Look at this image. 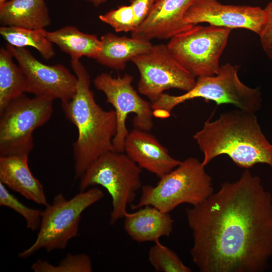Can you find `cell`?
I'll list each match as a JSON object with an SVG mask.
<instances>
[{"label":"cell","instance_id":"1","mask_svg":"<svg viewBox=\"0 0 272 272\" xmlns=\"http://www.w3.org/2000/svg\"><path fill=\"white\" fill-rule=\"evenodd\" d=\"M201 272H262L272 257V195L249 169L186 210Z\"/></svg>","mask_w":272,"mask_h":272},{"label":"cell","instance_id":"6","mask_svg":"<svg viewBox=\"0 0 272 272\" xmlns=\"http://www.w3.org/2000/svg\"><path fill=\"white\" fill-rule=\"evenodd\" d=\"M104 196L103 191L93 187L80 191L70 199L62 193L57 194L51 204L41 213V220L36 239L28 248L19 253L27 258L41 249L48 252L64 249L69 241L78 234L83 213Z\"/></svg>","mask_w":272,"mask_h":272},{"label":"cell","instance_id":"12","mask_svg":"<svg viewBox=\"0 0 272 272\" xmlns=\"http://www.w3.org/2000/svg\"><path fill=\"white\" fill-rule=\"evenodd\" d=\"M15 58L27 81V93L35 96L58 99L65 102L73 98L78 79L64 65H46L38 60L27 49L7 43L6 48Z\"/></svg>","mask_w":272,"mask_h":272},{"label":"cell","instance_id":"15","mask_svg":"<svg viewBox=\"0 0 272 272\" xmlns=\"http://www.w3.org/2000/svg\"><path fill=\"white\" fill-rule=\"evenodd\" d=\"M149 131L134 128L124 142L125 154L140 167L159 178L181 162L170 156L168 149Z\"/></svg>","mask_w":272,"mask_h":272},{"label":"cell","instance_id":"5","mask_svg":"<svg viewBox=\"0 0 272 272\" xmlns=\"http://www.w3.org/2000/svg\"><path fill=\"white\" fill-rule=\"evenodd\" d=\"M199 160L189 157L161 178L156 185L142 186V194L132 210L146 206L169 213L183 203L197 206L213 193L212 178Z\"/></svg>","mask_w":272,"mask_h":272},{"label":"cell","instance_id":"2","mask_svg":"<svg viewBox=\"0 0 272 272\" xmlns=\"http://www.w3.org/2000/svg\"><path fill=\"white\" fill-rule=\"evenodd\" d=\"M71 65L78 79L76 93L61 105L66 118L78 129L73 150L75 178L80 179L100 156L114 151L117 119L114 110H104L96 102L90 88V75L79 59H71Z\"/></svg>","mask_w":272,"mask_h":272},{"label":"cell","instance_id":"16","mask_svg":"<svg viewBox=\"0 0 272 272\" xmlns=\"http://www.w3.org/2000/svg\"><path fill=\"white\" fill-rule=\"evenodd\" d=\"M28 155L0 156V182L37 204L46 206L43 185L32 173Z\"/></svg>","mask_w":272,"mask_h":272},{"label":"cell","instance_id":"28","mask_svg":"<svg viewBox=\"0 0 272 272\" xmlns=\"http://www.w3.org/2000/svg\"><path fill=\"white\" fill-rule=\"evenodd\" d=\"M157 0H131V4L134 15L135 25L137 29L149 14L152 7Z\"/></svg>","mask_w":272,"mask_h":272},{"label":"cell","instance_id":"20","mask_svg":"<svg viewBox=\"0 0 272 272\" xmlns=\"http://www.w3.org/2000/svg\"><path fill=\"white\" fill-rule=\"evenodd\" d=\"M47 38L71 59L82 56L96 59L101 49V40L94 34L83 33L76 27L66 26L52 32L46 31Z\"/></svg>","mask_w":272,"mask_h":272},{"label":"cell","instance_id":"29","mask_svg":"<svg viewBox=\"0 0 272 272\" xmlns=\"http://www.w3.org/2000/svg\"><path fill=\"white\" fill-rule=\"evenodd\" d=\"M6 1H7V0H0V5L3 4L5 2H6Z\"/></svg>","mask_w":272,"mask_h":272},{"label":"cell","instance_id":"4","mask_svg":"<svg viewBox=\"0 0 272 272\" xmlns=\"http://www.w3.org/2000/svg\"><path fill=\"white\" fill-rule=\"evenodd\" d=\"M239 66L226 63L221 65L219 73L213 76L197 78L194 87L179 96L163 93L152 103L154 116L166 118L177 105L191 99L201 98L214 101L217 105L229 104L239 109L254 113L261 107L259 88H250L240 80Z\"/></svg>","mask_w":272,"mask_h":272},{"label":"cell","instance_id":"10","mask_svg":"<svg viewBox=\"0 0 272 272\" xmlns=\"http://www.w3.org/2000/svg\"><path fill=\"white\" fill-rule=\"evenodd\" d=\"M133 77L129 74L113 77L103 73L93 80L97 89L105 94L107 102L111 104L116 115L117 130L112 144L114 151L124 152V144L129 132L126 120L129 113H133L134 128L149 131L154 126L152 103L143 99L134 89L131 84Z\"/></svg>","mask_w":272,"mask_h":272},{"label":"cell","instance_id":"22","mask_svg":"<svg viewBox=\"0 0 272 272\" xmlns=\"http://www.w3.org/2000/svg\"><path fill=\"white\" fill-rule=\"evenodd\" d=\"M46 33L44 29H29L5 26L0 27V34L8 43L16 47H33L44 59L48 60L55 53L52 43L47 38Z\"/></svg>","mask_w":272,"mask_h":272},{"label":"cell","instance_id":"31","mask_svg":"<svg viewBox=\"0 0 272 272\" xmlns=\"http://www.w3.org/2000/svg\"></svg>","mask_w":272,"mask_h":272},{"label":"cell","instance_id":"21","mask_svg":"<svg viewBox=\"0 0 272 272\" xmlns=\"http://www.w3.org/2000/svg\"><path fill=\"white\" fill-rule=\"evenodd\" d=\"M6 49H0V112L13 100L27 92L26 78Z\"/></svg>","mask_w":272,"mask_h":272},{"label":"cell","instance_id":"9","mask_svg":"<svg viewBox=\"0 0 272 272\" xmlns=\"http://www.w3.org/2000/svg\"><path fill=\"white\" fill-rule=\"evenodd\" d=\"M231 31L226 28L195 25L172 37L167 45L194 77L213 76L220 71L219 59Z\"/></svg>","mask_w":272,"mask_h":272},{"label":"cell","instance_id":"7","mask_svg":"<svg viewBox=\"0 0 272 272\" xmlns=\"http://www.w3.org/2000/svg\"><path fill=\"white\" fill-rule=\"evenodd\" d=\"M142 169L124 152L109 151L86 169L80 178L79 189L83 191L96 185L106 188L112 198L110 222L113 225L124 218L127 205L142 187Z\"/></svg>","mask_w":272,"mask_h":272},{"label":"cell","instance_id":"17","mask_svg":"<svg viewBox=\"0 0 272 272\" xmlns=\"http://www.w3.org/2000/svg\"><path fill=\"white\" fill-rule=\"evenodd\" d=\"M139 209L134 213L126 212L124 217V229L133 240L156 243L160 237L169 236L174 221L169 213L151 206Z\"/></svg>","mask_w":272,"mask_h":272},{"label":"cell","instance_id":"23","mask_svg":"<svg viewBox=\"0 0 272 272\" xmlns=\"http://www.w3.org/2000/svg\"><path fill=\"white\" fill-rule=\"evenodd\" d=\"M31 269L34 272H91L93 266L87 254L68 253L56 265L39 259L31 265Z\"/></svg>","mask_w":272,"mask_h":272},{"label":"cell","instance_id":"27","mask_svg":"<svg viewBox=\"0 0 272 272\" xmlns=\"http://www.w3.org/2000/svg\"><path fill=\"white\" fill-rule=\"evenodd\" d=\"M264 9L266 14V19L259 36L263 51L272 60V1L269 2Z\"/></svg>","mask_w":272,"mask_h":272},{"label":"cell","instance_id":"11","mask_svg":"<svg viewBox=\"0 0 272 272\" xmlns=\"http://www.w3.org/2000/svg\"><path fill=\"white\" fill-rule=\"evenodd\" d=\"M131 61L140 73L138 91L151 103L166 90L177 89L187 92L195 85L196 78L175 58L167 45H153L149 51Z\"/></svg>","mask_w":272,"mask_h":272},{"label":"cell","instance_id":"18","mask_svg":"<svg viewBox=\"0 0 272 272\" xmlns=\"http://www.w3.org/2000/svg\"><path fill=\"white\" fill-rule=\"evenodd\" d=\"M101 49L96 59L101 64L116 70H123L128 61L149 51L150 41L133 37L118 36L111 33L102 36Z\"/></svg>","mask_w":272,"mask_h":272},{"label":"cell","instance_id":"26","mask_svg":"<svg viewBox=\"0 0 272 272\" xmlns=\"http://www.w3.org/2000/svg\"><path fill=\"white\" fill-rule=\"evenodd\" d=\"M99 19L111 26L116 32H132L136 27L134 12L131 5L121 6L99 16Z\"/></svg>","mask_w":272,"mask_h":272},{"label":"cell","instance_id":"25","mask_svg":"<svg viewBox=\"0 0 272 272\" xmlns=\"http://www.w3.org/2000/svg\"><path fill=\"white\" fill-rule=\"evenodd\" d=\"M0 206L8 207L22 216L26 221L28 229L33 231L39 229L42 211L29 208L22 203L10 193L6 186L1 182Z\"/></svg>","mask_w":272,"mask_h":272},{"label":"cell","instance_id":"8","mask_svg":"<svg viewBox=\"0 0 272 272\" xmlns=\"http://www.w3.org/2000/svg\"><path fill=\"white\" fill-rule=\"evenodd\" d=\"M53 100L24 94L0 112V156H29L34 147L33 133L50 119Z\"/></svg>","mask_w":272,"mask_h":272},{"label":"cell","instance_id":"30","mask_svg":"<svg viewBox=\"0 0 272 272\" xmlns=\"http://www.w3.org/2000/svg\"><path fill=\"white\" fill-rule=\"evenodd\" d=\"M101 2H106L107 0H98Z\"/></svg>","mask_w":272,"mask_h":272},{"label":"cell","instance_id":"14","mask_svg":"<svg viewBox=\"0 0 272 272\" xmlns=\"http://www.w3.org/2000/svg\"><path fill=\"white\" fill-rule=\"evenodd\" d=\"M192 0H157L149 14L131 32V37L151 41L168 39L190 29L184 15Z\"/></svg>","mask_w":272,"mask_h":272},{"label":"cell","instance_id":"19","mask_svg":"<svg viewBox=\"0 0 272 272\" xmlns=\"http://www.w3.org/2000/svg\"><path fill=\"white\" fill-rule=\"evenodd\" d=\"M1 23L29 29H44L51 23L44 0H9L0 5Z\"/></svg>","mask_w":272,"mask_h":272},{"label":"cell","instance_id":"3","mask_svg":"<svg viewBox=\"0 0 272 272\" xmlns=\"http://www.w3.org/2000/svg\"><path fill=\"white\" fill-rule=\"evenodd\" d=\"M193 138L203 154L205 166L215 158L227 155L243 168L258 163L272 167V145L254 113L239 109L224 112L215 120L206 122Z\"/></svg>","mask_w":272,"mask_h":272},{"label":"cell","instance_id":"24","mask_svg":"<svg viewBox=\"0 0 272 272\" xmlns=\"http://www.w3.org/2000/svg\"><path fill=\"white\" fill-rule=\"evenodd\" d=\"M149 251V261L158 272H191L177 254L159 241L155 243Z\"/></svg>","mask_w":272,"mask_h":272},{"label":"cell","instance_id":"13","mask_svg":"<svg viewBox=\"0 0 272 272\" xmlns=\"http://www.w3.org/2000/svg\"><path fill=\"white\" fill-rule=\"evenodd\" d=\"M266 19L264 9L259 7L224 5L217 0H192L183 18L188 25L206 23L230 29L242 28L258 36Z\"/></svg>","mask_w":272,"mask_h":272}]
</instances>
